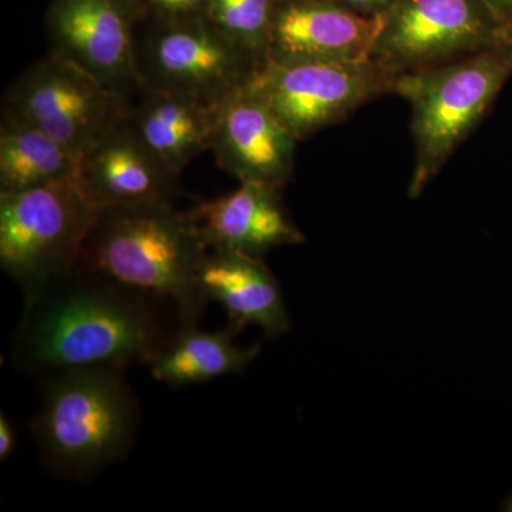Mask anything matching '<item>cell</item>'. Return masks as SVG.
Masks as SVG:
<instances>
[{
  "label": "cell",
  "mask_w": 512,
  "mask_h": 512,
  "mask_svg": "<svg viewBox=\"0 0 512 512\" xmlns=\"http://www.w3.org/2000/svg\"><path fill=\"white\" fill-rule=\"evenodd\" d=\"M181 330L170 303L82 264L26 293L13 335L20 369L39 375L90 366L150 365Z\"/></svg>",
  "instance_id": "cell-1"
},
{
  "label": "cell",
  "mask_w": 512,
  "mask_h": 512,
  "mask_svg": "<svg viewBox=\"0 0 512 512\" xmlns=\"http://www.w3.org/2000/svg\"><path fill=\"white\" fill-rule=\"evenodd\" d=\"M208 247L191 212L174 204L101 208L79 264L170 303L181 330L197 328L207 301L198 272Z\"/></svg>",
  "instance_id": "cell-2"
},
{
  "label": "cell",
  "mask_w": 512,
  "mask_h": 512,
  "mask_svg": "<svg viewBox=\"0 0 512 512\" xmlns=\"http://www.w3.org/2000/svg\"><path fill=\"white\" fill-rule=\"evenodd\" d=\"M124 372L90 366L46 376L30 429L52 473L84 480L126 456L136 439L138 403Z\"/></svg>",
  "instance_id": "cell-3"
},
{
  "label": "cell",
  "mask_w": 512,
  "mask_h": 512,
  "mask_svg": "<svg viewBox=\"0 0 512 512\" xmlns=\"http://www.w3.org/2000/svg\"><path fill=\"white\" fill-rule=\"evenodd\" d=\"M512 74V46L481 50L423 72L397 77L394 93L409 101L416 163L410 197H419L476 128Z\"/></svg>",
  "instance_id": "cell-4"
},
{
  "label": "cell",
  "mask_w": 512,
  "mask_h": 512,
  "mask_svg": "<svg viewBox=\"0 0 512 512\" xmlns=\"http://www.w3.org/2000/svg\"><path fill=\"white\" fill-rule=\"evenodd\" d=\"M100 208L80 180L0 194V266L23 295L72 271Z\"/></svg>",
  "instance_id": "cell-5"
},
{
  "label": "cell",
  "mask_w": 512,
  "mask_h": 512,
  "mask_svg": "<svg viewBox=\"0 0 512 512\" xmlns=\"http://www.w3.org/2000/svg\"><path fill=\"white\" fill-rule=\"evenodd\" d=\"M396 82L397 76L373 62L264 57L247 87L301 141L339 123L366 101L394 93Z\"/></svg>",
  "instance_id": "cell-6"
},
{
  "label": "cell",
  "mask_w": 512,
  "mask_h": 512,
  "mask_svg": "<svg viewBox=\"0 0 512 512\" xmlns=\"http://www.w3.org/2000/svg\"><path fill=\"white\" fill-rule=\"evenodd\" d=\"M504 45L511 40L487 0H396L370 60L399 77Z\"/></svg>",
  "instance_id": "cell-7"
},
{
  "label": "cell",
  "mask_w": 512,
  "mask_h": 512,
  "mask_svg": "<svg viewBox=\"0 0 512 512\" xmlns=\"http://www.w3.org/2000/svg\"><path fill=\"white\" fill-rule=\"evenodd\" d=\"M130 101L76 64L49 53L19 77L3 101V114L62 143L82 158L126 119Z\"/></svg>",
  "instance_id": "cell-8"
},
{
  "label": "cell",
  "mask_w": 512,
  "mask_h": 512,
  "mask_svg": "<svg viewBox=\"0 0 512 512\" xmlns=\"http://www.w3.org/2000/svg\"><path fill=\"white\" fill-rule=\"evenodd\" d=\"M262 59L228 39L205 15L161 20L137 42L141 90H161L221 104L244 89Z\"/></svg>",
  "instance_id": "cell-9"
},
{
  "label": "cell",
  "mask_w": 512,
  "mask_h": 512,
  "mask_svg": "<svg viewBox=\"0 0 512 512\" xmlns=\"http://www.w3.org/2000/svg\"><path fill=\"white\" fill-rule=\"evenodd\" d=\"M144 8L141 0H53L50 53L128 99L141 90L137 26Z\"/></svg>",
  "instance_id": "cell-10"
},
{
  "label": "cell",
  "mask_w": 512,
  "mask_h": 512,
  "mask_svg": "<svg viewBox=\"0 0 512 512\" xmlns=\"http://www.w3.org/2000/svg\"><path fill=\"white\" fill-rule=\"evenodd\" d=\"M382 15L365 16L335 0H281L265 57L372 62Z\"/></svg>",
  "instance_id": "cell-11"
},
{
  "label": "cell",
  "mask_w": 512,
  "mask_h": 512,
  "mask_svg": "<svg viewBox=\"0 0 512 512\" xmlns=\"http://www.w3.org/2000/svg\"><path fill=\"white\" fill-rule=\"evenodd\" d=\"M295 137L247 86L221 104L211 151L239 183L281 190L293 170Z\"/></svg>",
  "instance_id": "cell-12"
},
{
  "label": "cell",
  "mask_w": 512,
  "mask_h": 512,
  "mask_svg": "<svg viewBox=\"0 0 512 512\" xmlns=\"http://www.w3.org/2000/svg\"><path fill=\"white\" fill-rule=\"evenodd\" d=\"M80 183L100 208L174 204L178 174L120 121L80 160Z\"/></svg>",
  "instance_id": "cell-13"
},
{
  "label": "cell",
  "mask_w": 512,
  "mask_h": 512,
  "mask_svg": "<svg viewBox=\"0 0 512 512\" xmlns=\"http://www.w3.org/2000/svg\"><path fill=\"white\" fill-rule=\"evenodd\" d=\"M235 191L198 202L191 215L208 249H229L264 259L269 251L305 241L268 185L239 183Z\"/></svg>",
  "instance_id": "cell-14"
},
{
  "label": "cell",
  "mask_w": 512,
  "mask_h": 512,
  "mask_svg": "<svg viewBox=\"0 0 512 512\" xmlns=\"http://www.w3.org/2000/svg\"><path fill=\"white\" fill-rule=\"evenodd\" d=\"M205 301L220 303L228 316V332L237 335L258 326L268 338L291 329L281 286L264 259L229 249H208L198 272Z\"/></svg>",
  "instance_id": "cell-15"
},
{
  "label": "cell",
  "mask_w": 512,
  "mask_h": 512,
  "mask_svg": "<svg viewBox=\"0 0 512 512\" xmlns=\"http://www.w3.org/2000/svg\"><path fill=\"white\" fill-rule=\"evenodd\" d=\"M222 104V103H221ZM221 104L185 94L143 89L127 121L144 146L175 174L211 150Z\"/></svg>",
  "instance_id": "cell-16"
},
{
  "label": "cell",
  "mask_w": 512,
  "mask_h": 512,
  "mask_svg": "<svg viewBox=\"0 0 512 512\" xmlns=\"http://www.w3.org/2000/svg\"><path fill=\"white\" fill-rule=\"evenodd\" d=\"M80 158L62 143L12 117L0 126V194L80 180Z\"/></svg>",
  "instance_id": "cell-17"
},
{
  "label": "cell",
  "mask_w": 512,
  "mask_h": 512,
  "mask_svg": "<svg viewBox=\"0 0 512 512\" xmlns=\"http://www.w3.org/2000/svg\"><path fill=\"white\" fill-rule=\"evenodd\" d=\"M232 338L228 330L204 332L198 326L180 330L148 365L151 375L158 382L178 387L241 373L259 355L261 343L241 348Z\"/></svg>",
  "instance_id": "cell-18"
},
{
  "label": "cell",
  "mask_w": 512,
  "mask_h": 512,
  "mask_svg": "<svg viewBox=\"0 0 512 512\" xmlns=\"http://www.w3.org/2000/svg\"><path fill=\"white\" fill-rule=\"evenodd\" d=\"M281 0H208L205 16L228 39L264 59Z\"/></svg>",
  "instance_id": "cell-19"
},
{
  "label": "cell",
  "mask_w": 512,
  "mask_h": 512,
  "mask_svg": "<svg viewBox=\"0 0 512 512\" xmlns=\"http://www.w3.org/2000/svg\"><path fill=\"white\" fill-rule=\"evenodd\" d=\"M161 20H181L205 15L208 0H141Z\"/></svg>",
  "instance_id": "cell-20"
},
{
  "label": "cell",
  "mask_w": 512,
  "mask_h": 512,
  "mask_svg": "<svg viewBox=\"0 0 512 512\" xmlns=\"http://www.w3.org/2000/svg\"><path fill=\"white\" fill-rule=\"evenodd\" d=\"M359 15L377 16L386 12L396 0H335Z\"/></svg>",
  "instance_id": "cell-21"
},
{
  "label": "cell",
  "mask_w": 512,
  "mask_h": 512,
  "mask_svg": "<svg viewBox=\"0 0 512 512\" xmlns=\"http://www.w3.org/2000/svg\"><path fill=\"white\" fill-rule=\"evenodd\" d=\"M16 447V433L5 414L0 416V458L6 460L12 456Z\"/></svg>",
  "instance_id": "cell-22"
},
{
  "label": "cell",
  "mask_w": 512,
  "mask_h": 512,
  "mask_svg": "<svg viewBox=\"0 0 512 512\" xmlns=\"http://www.w3.org/2000/svg\"><path fill=\"white\" fill-rule=\"evenodd\" d=\"M512 43V0H487Z\"/></svg>",
  "instance_id": "cell-23"
},
{
  "label": "cell",
  "mask_w": 512,
  "mask_h": 512,
  "mask_svg": "<svg viewBox=\"0 0 512 512\" xmlns=\"http://www.w3.org/2000/svg\"><path fill=\"white\" fill-rule=\"evenodd\" d=\"M503 510L512 512V494L507 498V501H505Z\"/></svg>",
  "instance_id": "cell-24"
}]
</instances>
